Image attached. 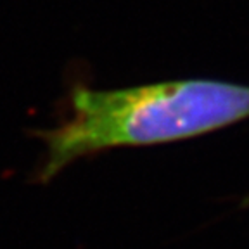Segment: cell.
<instances>
[{
	"label": "cell",
	"mask_w": 249,
	"mask_h": 249,
	"mask_svg": "<svg viewBox=\"0 0 249 249\" xmlns=\"http://www.w3.org/2000/svg\"><path fill=\"white\" fill-rule=\"evenodd\" d=\"M249 120V85L187 78L123 89L73 87L68 114L33 132L43 154L40 183L76 161L118 147L171 144Z\"/></svg>",
	"instance_id": "1"
}]
</instances>
